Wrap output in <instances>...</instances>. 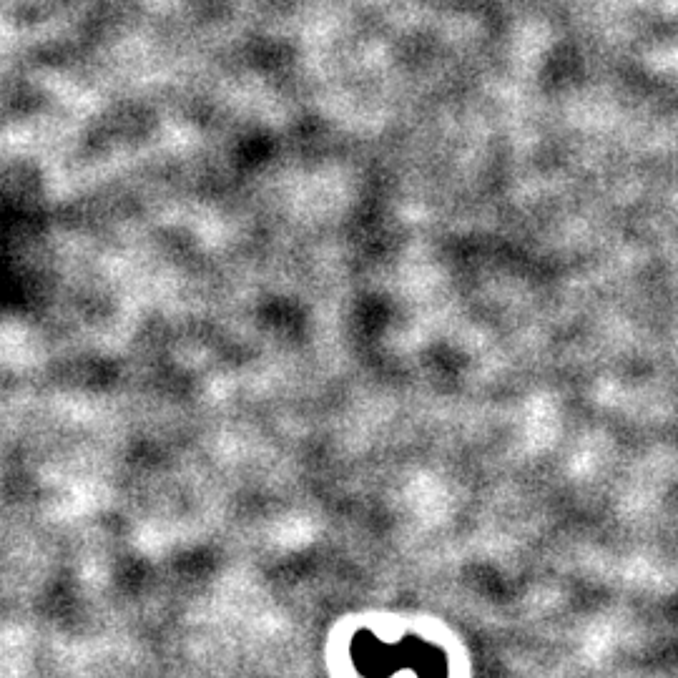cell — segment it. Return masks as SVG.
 <instances>
[{
  "instance_id": "cell-1",
  "label": "cell",
  "mask_w": 678,
  "mask_h": 678,
  "mask_svg": "<svg viewBox=\"0 0 678 678\" xmlns=\"http://www.w3.org/2000/svg\"><path fill=\"white\" fill-rule=\"evenodd\" d=\"M347 658L362 673H445L452 661L437 633L410 618H372L352 633Z\"/></svg>"
}]
</instances>
